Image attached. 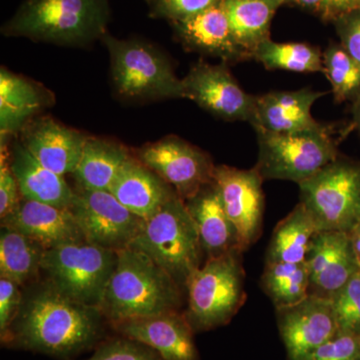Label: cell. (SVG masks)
<instances>
[{
  "label": "cell",
  "mask_w": 360,
  "mask_h": 360,
  "mask_svg": "<svg viewBox=\"0 0 360 360\" xmlns=\"http://www.w3.org/2000/svg\"><path fill=\"white\" fill-rule=\"evenodd\" d=\"M298 186L317 231L349 233L360 224V162L340 155Z\"/></svg>",
  "instance_id": "9c48e42d"
},
{
  "label": "cell",
  "mask_w": 360,
  "mask_h": 360,
  "mask_svg": "<svg viewBox=\"0 0 360 360\" xmlns=\"http://www.w3.org/2000/svg\"><path fill=\"white\" fill-rule=\"evenodd\" d=\"M285 4H295L307 11L319 13L322 4V0H285Z\"/></svg>",
  "instance_id": "ab89813d"
},
{
  "label": "cell",
  "mask_w": 360,
  "mask_h": 360,
  "mask_svg": "<svg viewBox=\"0 0 360 360\" xmlns=\"http://www.w3.org/2000/svg\"><path fill=\"white\" fill-rule=\"evenodd\" d=\"M51 103V94L27 78L1 68L0 134L1 141L25 129L28 122Z\"/></svg>",
  "instance_id": "603a6c76"
},
{
  "label": "cell",
  "mask_w": 360,
  "mask_h": 360,
  "mask_svg": "<svg viewBox=\"0 0 360 360\" xmlns=\"http://www.w3.org/2000/svg\"><path fill=\"white\" fill-rule=\"evenodd\" d=\"M260 286L276 309L302 302L309 295L310 279L307 262L265 264Z\"/></svg>",
  "instance_id": "f1b7e54d"
},
{
  "label": "cell",
  "mask_w": 360,
  "mask_h": 360,
  "mask_svg": "<svg viewBox=\"0 0 360 360\" xmlns=\"http://www.w3.org/2000/svg\"><path fill=\"white\" fill-rule=\"evenodd\" d=\"M309 360H360V335L338 331Z\"/></svg>",
  "instance_id": "e575fe53"
},
{
  "label": "cell",
  "mask_w": 360,
  "mask_h": 360,
  "mask_svg": "<svg viewBox=\"0 0 360 360\" xmlns=\"http://www.w3.org/2000/svg\"><path fill=\"white\" fill-rule=\"evenodd\" d=\"M70 210L86 241L115 251L129 248L146 224L108 191L82 189Z\"/></svg>",
  "instance_id": "8fae6325"
},
{
  "label": "cell",
  "mask_w": 360,
  "mask_h": 360,
  "mask_svg": "<svg viewBox=\"0 0 360 360\" xmlns=\"http://www.w3.org/2000/svg\"><path fill=\"white\" fill-rule=\"evenodd\" d=\"M22 130L21 143L44 167L63 176L75 174L89 136L51 117L39 118Z\"/></svg>",
  "instance_id": "ac0fdd59"
},
{
  "label": "cell",
  "mask_w": 360,
  "mask_h": 360,
  "mask_svg": "<svg viewBox=\"0 0 360 360\" xmlns=\"http://www.w3.org/2000/svg\"><path fill=\"white\" fill-rule=\"evenodd\" d=\"M324 92L305 87L292 91H271L255 96L250 124L255 130L291 134L321 129L322 123L311 115L315 101Z\"/></svg>",
  "instance_id": "d6986e66"
},
{
  "label": "cell",
  "mask_w": 360,
  "mask_h": 360,
  "mask_svg": "<svg viewBox=\"0 0 360 360\" xmlns=\"http://www.w3.org/2000/svg\"><path fill=\"white\" fill-rule=\"evenodd\" d=\"M276 310L288 360H309L340 331L328 297L309 293L302 302Z\"/></svg>",
  "instance_id": "4fadbf2b"
},
{
  "label": "cell",
  "mask_w": 360,
  "mask_h": 360,
  "mask_svg": "<svg viewBox=\"0 0 360 360\" xmlns=\"http://www.w3.org/2000/svg\"><path fill=\"white\" fill-rule=\"evenodd\" d=\"M181 80L184 98L220 120L250 122L257 96L241 89L226 63H196Z\"/></svg>",
  "instance_id": "7c38bea8"
},
{
  "label": "cell",
  "mask_w": 360,
  "mask_h": 360,
  "mask_svg": "<svg viewBox=\"0 0 360 360\" xmlns=\"http://www.w3.org/2000/svg\"><path fill=\"white\" fill-rule=\"evenodd\" d=\"M243 251L208 258L186 285L187 321L194 333L226 326L245 304V271Z\"/></svg>",
  "instance_id": "5b68a950"
},
{
  "label": "cell",
  "mask_w": 360,
  "mask_h": 360,
  "mask_svg": "<svg viewBox=\"0 0 360 360\" xmlns=\"http://www.w3.org/2000/svg\"><path fill=\"white\" fill-rule=\"evenodd\" d=\"M110 326L118 335L153 348L165 360H200L195 333L184 311L129 319Z\"/></svg>",
  "instance_id": "2e32d148"
},
{
  "label": "cell",
  "mask_w": 360,
  "mask_h": 360,
  "mask_svg": "<svg viewBox=\"0 0 360 360\" xmlns=\"http://www.w3.org/2000/svg\"><path fill=\"white\" fill-rule=\"evenodd\" d=\"M85 360H165L153 348L130 338L103 340L94 348V354Z\"/></svg>",
  "instance_id": "d6a6232c"
},
{
  "label": "cell",
  "mask_w": 360,
  "mask_h": 360,
  "mask_svg": "<svg viewBox=\"0 0 360 360\" xmlns=\"http://www.w3.org/2000/svg\"><path fill=\"white\" fill-rule=\"evenodd\" d=\"M111 75L117 94L134 101L184 98L182 80L162 51L139 39H117L106 33Z\"/></svg>",
  "instance_id": "52a82bcc"
},
{
  "label": "cell",
  "mask_w": 360,
  "mask_h": 360,
  "mask_svg": "<svg viewBox=\"0 0 360 360\" xmlns=\"http://www.w3.org/2000/svg\"><path fill=\"white\" fill-rule=\"evenodd\" d=\"M108 0H25L2 27L6 37L68 46L103 39L110 20Z\"/></svg>",
  "instance_id": "3957f363"
},
{
  "label": "cell",
  "mask_w": 360,
  "mask_h": 360,
  "mask_svg": "<svg viewBox=\"0 0 360 360\" xmlns=\"http://www.w3.org/2000/svg\"><path fill=\"white\" fill-rule=\"evenodd\" d=\"M258 158L255 165L264 180H288L300 184L340 156L333 127L291 134L255 130Z\"/></svg>",
  "instance_id": "8992f818"
},
{
  "label": "cell",
  "mask_w": 360,
  "mask_h": 360,
  "mask_svg": "<svg viewBox=\"0 0 360 360\" xmlns=\"http://www.w3.org/2000/svg\"><path fill=\"white\" fill-rule=\"evenodd\" d=\"M184 203L198 227L206 259L221 257L232 251H245L238 229L225 212L214 181L203 186Z\"/></svg>",
  "instance_id": "44dd1931"
},
{
  "label": "cell",
  "mask_w": 360,
  "mask_h": 360,
  "mask_svg": "<svg viewBox=\"0 0 360 360\" xmlns=\"http://www.w3.org/2000/svg\"><path fill=\"white\" fill-rule=\"evenodd\" d=\"M116 264L117 251L82 241L46 248L41 272L46 281L63 295L101 309Z\"/></svg>",
  "instance_id": "ba28073f"
},
{
  "label": "cell",
  "mask_w": 360,
  "mask_h": 360,
  "mask_svg": "<svg viewBox=\"0 0 360 360\" xmlns=\"http://www.w3.org/2000/svg\"><path fill=\"white\" fill-rule=\"evenodd\" d=\"M317 231L311 215L302 203L298 202L274 229L267 248L265 264H303Z\"/></svg>",
  "instance_id": "4316f807"
},
{
  "label": "cell",
  "mask_w": 360,
  "mask_h": 360,
  "mask_svg": "<svg viewBox=\"0 0 360 360\" xmlns=\"http://www.w3.org/2000/svg\"><path fill=\"white\" fill-rule=\"evenodd\" d=\"M340 44L360 65V9L335 21Z\"/></svg>",
  "instance_id": "74e56055"
},
{
  "label": "cell",
  "mask_w": 360,
  "mask_h": 360,
  "mask_svg": "<svg viewBox=\"0 0 360 360\" xmlns=\"http://www.w3.org/2000/svg\"><path fill=\"white\" fill-rule=\"evenodd\" d=\"M129 248L146 253L184 292L189 278L202 265L205 255L198 227L179 196L146 219Z\"/></svg>",
  "instance_id": "277c9868"
},
{
  "label": "cell",
  "mask_w": 360,
  "mask_h": 360,
  "mask_svg": "<svg viewBox=\"0 0 360 360\" xmlns=\"http://www.w3.org/2000/svg\"><path fill=\"white\" fill-rule=\"evenodd\" d=\"M44 248L39 241L20 232L1 226L0 233V277L18 285L33 281L41 272Z\"/></svg>",
  "instance_id": "83f0119b"
},
{
  "label": "cell",
  "mask_w": 360,
  "mask_h": 360,
  "mask_svg": "<svg viewBox=\"0 0 360 360\" xmlns=\"http://www.w3.org/2000/svg\"><path fill=\"white\" fill-rule=\"evenodd\" d=\"M105 322L99 307L78 302L45 281L23 295L20 312L1 342L70 359L105 340Z\"/></svg>",
  "instance_id": "6da1fadb"
},
{
  "label": "cell",
  "mask_w": 360,
  "mask_h": 360,
  "mask_svg": "<svg viewBox=\"0 0 360 360\" xmlns=\"http://www.w3.org/2000/svg\"><path fill=\"white\" fill-rule=\"evenodd\" d=\"M323 73L330 82L333 96L338 103L352 101L360 94V65L342 45L330 44L322 52Z\"/></svg>",
  "instance_id": "4dcf8cb0"
},
{
  "label": "cell",
  "mask_w": 360,
  "mask_h": 360,
  "mask_svg": "<svg viewBox=\"0 0 360 360\" xmlns=\"http://www.w3.org/2000/svg\"><path fill=\"white\" fill-rule=\"evenodd\" d=\"M137 156L184 201L213 181L217 167L205 151L174 135L146 144Z\"/></svg>",
  "instance_id": "30bf717a"
},
{
  "label": "cell",
  "mask_w": 360,
  "mask_h": 360,
  "mask_svg": "<svg viewBox=\"0 0 360 360\" xmlns=\"http://www.w3.org/2000/svg\"><path fill=\"white\" fill-rule=\"evenodd\" d=\"M348 234H349L350 239H352L355 255H356L360 265V224H357Z\"/></svg>",
  "instance_id": "60d3db41"
},
{
  "label": "cell",
  "mask_w": 360,
  "mask_h": 360,
  "mask_svg": "<svg viewBox=\"0 0 360 360\" xmlns=\"http://www.w3.org/2000/svg\"><path fill=\"white\" fill-rule=\"evenodd\" d=\"M1 148H4V150L1 149L0 162V219H4L18 207L21 194L8 161L6 142H2Z\"/></svg>",
  "instance_id": "d590c367"
},
{
  "label": "cell",
  "mask_w": 360,
  "mask_h": 360,
  "mask_svg": "<svg viewBox=\"0 0 360 360\" xmlns=\"http://www.w3.org/2000/svg\"><path fill=\"white\" fill-rule=\"evenodd\" d=\"M8 227L39 241L45 248L86 241L70 208L21 198L18 207L1 219Z\"/></svg>",
  "instance_id": "e0dca14e"
},
{
  "label": "cell",
  "mask_w": 360,
  "mask_h": 360,
  "mask_svg": "<svg viewBox=\"0 0 360 360\" xmlns=\"http://www.w3.org/2000/svg\"><path fill=\"white\" fill-rule=\"evenodd\" d=\"M213 181L219 188L225 212L238 229L245 251L262 233L264 214V179L257 169L217 165Z\"/></svg>",
  "instance_id": "5bb4252c"
},
{
  "label": "cell",
  "mask_w": 360,
  "mask_h": 360,
  "mask_svg": "<svg viewBox=\"0 0 360 360\" xmlns=\"http://www.w3.org/2000/svg\"><path fill=\"white\" fill-rule=\"evenodd\" d=\"M309 293L330 298L360 271L347 232L319 231L314 234L307 260Z\"/></svg>",
  "instance_id": "9a60e30c"
},
{
  "label": "cell",
  "mask_w": 360,
  "mask_h": 360,
  "mask_svg": "<svg viewBox=\"0 0 360 360\" xmlns=\"http://www.w3.org/2000/svg\"><path fill=\"white\" fill-rule=\"evenodd\" d=\"M252 59L267 70L298 73L323 72V59L319 47L300 42H274L266 40L252 53Z\"/></svg>",
  "instance_id": "f546056e"
},
{
  "label": "cell",
  "mask_w": 360,
  "mask_h": 360,
  "mask_svg": "<svg viewBox=\"0 0 360 360\" xmlns=\"http://www.w3.org/2000/svg\"><path fill=\"white\" fill-rule=\"evenodd\" d=\"M232 33L245 51L252 53L270 39V25L285 0H222Z\"/></svg>",
  "instance_id": "484cf974"
},
{
  "label": "cell",
  "mask_w": 360,
  "mask_h": 360,
  "mask_svg": "<svg viewBox=\"0 0 360 360\" xmlns=\"http://www.w3.org/2000/svg\"><path fill=\"white\" fill-rule=\"evenodd\" d=\"M222 0H148L149 13L155 18H165L172 23L186 20Z\"/></svg>",
  "instance_id": "836d02e7"
},
{
  "label": "cell",
  "mask_w": 360,
  "mask_h": 360,
  "mask_svg": "<svg viewBox=\"0 0 360 360\" xmlns=\"http://www.w3.org/2000/svg\"><path fill=\"white\" fill-rule=\"evenodd\" d=\"M330 300L340 331L360 335V271Z\"/></svg>",
  "instance_id": "1f68e13d"
},
{
  "label": "cell",
  "mask_w": 360,
  "mask_h": 360,
  "mask_svg": "<svg viewBox=\"0 0 360 360\" xmlns=\"http://www.w3.org/2000/svg\"><path fill=\"white\" fill-rule=\"evenodd\" d=\"M108 191L130 212L148 219L177 193L141 161L130 158Z\"/></svg>",
  "instance_id": "7402d4cb"
},
{
  "label": "cell",
  "mask_w": 360,
  "mask_h": 360,
  "mask_svg": "<svg viewBox=\"0 0 360 360\" xmlns=\"http://www.w3.org/2000/svg\"><path fill=\"white\" fill-rule=\"evenodd\" d=\"M11 160L21 198L58 207H72L77 193L70 188L65 177L44 167L21 142L14 146Z\"/></svg>",
  "instance_id": "cb8c5ba5"
},
{
  "label": "cell",
  "mask_w": 360,
  "mask_h": 360,
  "mask_svg": "<svg viewBox=\"0 0 360 360\" xmlns=\"http://www.w3.org/2000/svg\"><path fill=\"white\" fill-rule=\"evenodd\" d=\"M174 26L189 51L219 58L226 65L251 59L250 53L234 39L222 1L193 18L174 22Z\"/></svg>",
  "instance_id": "ffe728a7"
},
{
  "label": "cell",
  "mask_w": 360,
  "mask_h": 360,
  "mask_svg": "<svg viewBox=\"0 0 360 360\" xmlns=\"http://www.w3.org/2000/svg\"><path fill=\"white\" fill-rule=\"evenodd\" d=\"M130 158L129 150L122 144L89 137L73 174L82 189L108 191Z\"/></svg>",
  "instance_id": "d4e9b609"
},
{
  "label": "cell",
  "mask_w": 360,
  "mask_h": 360,
  "mask_svg": "<svg viewBox=\"0 0 360 360\" xmlns=\"http://www.w3.org/2000/svg\"><path fill=\"white\" fill-rule=\"evenodd\" d=\"M352 125L360 135V94L354 101L352 106Z\"/></svg>",
  "instance_id": "b9f144b4"
},
{
  "label": "cell",
  "mask_w": 360,
  "mask_h": 360,
  "mask_svg": "<svg viewBox=\"0 0 360 360\" xmlns=\"http://www.w3.org/2000/svg\"><path fill=\"white\" fill-rule=\"evenodd\" d=\"M360 9V0H322L319 15L326 21L338 20Z\"/></svg>",
  "instance_id": "f35d334b"
},
{
  "label": "cell",
  "mask_w": 360,
  "mask_h": 360,
  "mask_svg": "<svg viewBox=\"0 0 360 360\" xmlns=\"http://www.w3.org/2000/svg\"><path fill=\"white\" fill-rule=\"evenodd\" d=\"M184 303V291L146 253L131 248L117 250V264L101 304L110 326L181 311Z\"/></svg>",
  "instance_id": "7a4b0ae2"
},
{
  "label": "cell",
  "mask_w": 360,
  "mask_h": 360,
  "mask_svg": "<svg viewBox=\"0 0 360 360\" xmlns=\"http://www.w3.org/2000/svg\"><path fill=\"white\" fill-rule=\"evenodd\" d=\"M21 286L0 277V338H4L20 312L23 295Z\"/></svg>",
  "instance_id": "8d00e7d4"
}]
</instances>
